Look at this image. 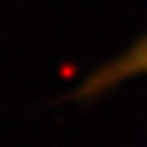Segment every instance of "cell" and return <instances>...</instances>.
Listing matches in <instances>:
<instances>
[{
	"label": "cell",
	"instance_id": "cell-1",
	"mask_svg": "<svg viewBox=\"0 0 147 147\" xmlns=\"http://www.w3.org/2000/svg\"><path fill=\"white\" fill-rule=\"evenodd\" d=\"M140 75H147V34H142L137 41H132L114 59H109L101 67H96L93 72H88L80 80V85L72 90V96L80 101L96 98V96H103V93L114 90L116 85L134 80Z\"/></svg>",
	"mask_w": 147,
	"mask_h": 147
}]
</instances>
